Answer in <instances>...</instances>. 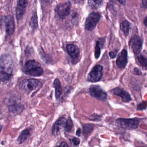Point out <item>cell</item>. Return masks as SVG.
Wrapping results in <instances>:
<instances>
[{
	"label": "cell",
	"mask_w": 147,
	"mask_h": 147,
	"mask_svg": "<svg viewBox=\"0 0 147 147\" xmlns=\"http://www.w3.org/2000/svg\"><path fill=\"white\" fill-rule=\"evenodd\" d=\"M102 1H88V4L89 6L93 9H97L100 7L103 4Z\"/></svg>",
	"instance_id": "cell-21"
},
{
	"label": "cell",
	"mask_w": 147,
	"mask_h": 147,
	"mask_svg": "<svg viewBox=\"0 0 147 147\" xmlns=\"http://www.w3.org/2000/svg\"><path fill=\"white\" fill-rule=\"evenodd\" d=\"M100 43L99 41H97L95 47V56L96 58L98 59L101 54V47L100 46Z\"/></svg>",
	"instance_id": "cell-26"
},
{
	"label": "cell",
	"mask_w": 147,
	"mask_h": 147,
	"mask_svg": "<svg viewBox=\"0 0 147 147\" xmlns=\"http://www.w3.org/2000/svg\"><path fill=\"white\" fill-rule=\"evenodd\" d=\"M31 26L33 29H36L38 27V18L36 13L35 12L33 13L30 22Z\"/></svg>",
	"instance_id": "cell-23"
},
{
	"label": "cell",
	"mask_w": 147,
	"mask_h": 147,
	"mask_svg": "<svg viewBox=\"0 0 147 147\" xmlns=\"http://www.w3.org/2000/svg\"><path fill=\"white\" fill-rule=\"evenodd\" d=\"M73 127V123L70 117H69L66 120V124H65V132H69L71 131Z\"/></svg>",
	"instance_id": "cell-25"
},
{
	"label": "cell",
	"mask_w": 147,
	"mask_h": 147,
	"mask_svg": "<svg viewBox=\"0 0 147 147\" xmlns=\"http://www.w3.org/2000/svg\"><path fill=\"white\" fill-rule=\"evenodd\" d=\"M127 62V52L125 49H123L118 54L116 64L119 68L123 69L126 67Z\"/></svg>",
	"instance_id": "cell-11"
},
{
	"label": "cell",
	"mask_w": 147,
	"mask_h": 147,
	"mask_svg": "<svg viewBox=\"0 0 147 147\" xmlns=\"http://www.w3.org/2000/svg\"><path fill=\"white\" fill-rule=\"evenodd\" d=\"M43 72L44 71L42 68L41 67H39V68H35L33 70L26 72L25 73L27 75L33 76V77H40L43 74Z\"/></svg>",
	"instance_id": "cell-18"
},
{
	"label": "cell",
	"mask_w": 147,
	"mask_h": 147,
	"mask_svg": "<svg viewBox=\"0 0 147 147\" xmlns=\"http://www.w3.org/2000/svg\"><path fill=\"white\" fill-rule=\"evenodd\" d=\"M145 147V146H141V147Z\"/></svg>",
	"instance_id": "cell-38"
},
{
	"label": "cell",
	"mask_w": 147,
	"mask_h": 147,
	"mask_svg": "<svg viewBox=\"0 0 147 147\" xmlns=\"http://www.w3.org/2000/svg\"><path fill=\"white\" fill-rule=\"evenodd\" d=\"M2 129V127L0 126V133H1V131Z\"/></svg>",
	"instance_id": "cell-37"
},
{
	"label": "cell",
	"mask_w": 147,
	"mask_h": 147,
	"mask_svg": "<svg viewBox=\"0 0 147 147\" xmlns=\"http://www.w3.org/2000/svg\"><path fill=\"white\" fill-rule=\"evenodd\" d=\"M142 45V40L138 35H134L129 41V47L135 54H138L140 53Z\"/></svg>",
	"instance_id": "cell-8"
},
{
	"label": "cell",
	"mask_w": 147,
	"mask_h": 147,
	"mask_svg": "<svg viewBox=\"0 0 147 147\" xmlns=\"http://www.w3.org/2000/svg\"><path fill=\"white\" fill-rule=\"evenodd\" d=\"M89 92L92 96L101 101H106L108 97L106 92L98 85H92L89 89Z\"/></svg>",
	"instance_id": "cell-7"
},
{
	"label": "cell",
	"mask_w": 147,
	"mask_h": 147,
	"mask_svg": "<svg viewBox=\"0 0 147 147\" xmlns=\"http://www.w3.org/2000/svg\"><path fill=\"white\" fill-rule=\"evenodd\" d=\"M101 18L100 14L98 12H92L88 15L85 22V28L88 31H92L96 26Z\"/></svg>",
	"instance_id": "cell-4"
},
{
	"label": "cell",
	"mask_w": 147,
	"mask_h": 147,
	"mask_svg": "<svg viewBox=\"0 0 147 147\" xmlns=\"http://www.w3.org/2000/svg\"><path fill=\"white\" fill-rule=\"evenodd\" d=\"M103 67L100 65L94 66L88 74L87 79L90 82L96 83L101 80L102 77Z\"/></svg>",
	"instance_id": "cell-5"
},
{
	"label": "cell",
	"mask_w": 147,
	"mask_h": 147,
	"mask_svg": "<svg viewBox=\"0 0 147 147\" xmlns=\"http://www.w3.org/2000/svg\"><path fill=\"white\" fill-rule=\"evenodd\" d=\"M101 117L99 116L98 115H95V114L92 115L91 116V120L92 121H98V119H100L101 120V118H100Z\"/></svg>",
	"instance_id": "cell-29"
},
{
	"label": "cell",
	"mask_w": 147,
	"mask_h": 147,
	"mask_svg": "<svg viewBox=\"0 0 147 147\" xmlns=\"http://www.w3.org/2000/svg\"><path fill=\"white\" fill-rule=\"evenodd\" d=\"M142 6L145 8H147V0H143L142 1Z\"/></svg>",
	"instance_id": "cell-33"
},
{
	"label": "cell",
	"mask_w": 147,
	"mask_h": 147,
	"mask_svg": "<svg viewBox=\"0 0 147 147\" xmlns=\"http://www.w3.org/2000/svg\"><path fill=\"white\" fill-rule=\"evenodd\" d=\"M117 123L123 129L133 130L138 128L140 121L136 119L119 118L117 120Z\"/></svg>",
	"instance_id": "cell-3"
},
{
	"label": "cell",
	"mask_w": 147,
	"mask_h": 147,
	"mask_svg": "<svg viewBox=\"0 0 147 147\" xmlns=\"http://www.w3.org/2000/svg\"><path fill=\"white\" fill-rule=\"evenodd\" d=\"M137 60L142 68L145 70L147 69V58L143 55H139L137 56Z\"/></svg>",
	"instance_id": "cell-22"
},
{
	"label": "cell",
	"mask_w": 147,
	"mask_h": 147,
	"mask_svg": "<svg viewBox=\"0 0 147 147\" xmlns=\"http://www.w3.org/2000/svg\"><path fill=\"white\" fill-rule=\"evenodd\" d=\"M9 112L12 113L20 112L22 111L23 110V106L22 105L18 104H14L10 105L9 107Z\"/></svg>",
	"instance_id": "cell-20"
},
{
	"label": "cell",
	"mask_w": 147,
	"mask_h": 147,
	"mask_svg": "<svg viewBox=\"0 0 147 147\" xmlns=\"http://www.w3.org/2000/svg\"><path fill=\"white\" fill-rule=\"evenodd\" d=\"M71 4L69 1L59 4L55 8V12L60 19H64L70 12Z\"/></svg>",
	"instance_id": "cell-6"
},
{
	"label": "cell",
	"mask_w": 147,
	"mask_h": 147,
	"mask_svg": "<svg viewBox=\"0 0 147 147\" xmlns=\"http://www.w3.org/2000/svg\"><path fill=\"white\" fill-rule=\"evenodd\" d=\"M109 54L111 58H114L116 56V54L114 51L110 52Z\"/></svg>",
	"instance_id": "cell-32"
},
{
	"label": "cell",
	"mask_w": 147,
	"mask_h": 147,
	"mask_svg": "<svg viewBox=\"0 0 147 147\" xmlns=\"http://www.w3.org/2000/svg\"><path fill=\"white\" fill-rule=\"evenodd\" d=\"M147 107V103L146 102H143L141 103L140 104L138 105L137 107V110H142L146 109Z\"/></svg>",
	"instance_id": "cell-27"
},
{
	"label": "cell",
	"mask_w": 147,
	"mask_h": 147,
	"mask_svg": "<svg viewBox=\"0 0 147 147\" xmlns=\"http://www.w3.org/2000/svg\"><path fill=\"white\" fill-rule=\"evenodd\" d=\"M66 120L65 117H61L54 123L52 128V134L53 135H58L62 130H65Z\"/></svg>",
	"instance_id": "cell-10"
},
{
	"label": "cell",
	"mask_w": 147,
	"mask_h": 147,
	"mask_svg": "<svg viewBox=\"0 0 147 147\" xmlns=\"http://www.w3.org/2000/svg\"><path fill=\"white\" fill-rule=\"evenodd\" d=\"M13 66V60L10 56L4 55L0 58V80L5 81L10 78Z\"/></svg>",
	"instance_id": "cell-1"
},
{
	"label": "cell",
	"mask_w": 147,
	"mask_h": 147,
	"mask_svg": "<svg viewBox=\"0 0 147 147\" xmlns=\"http://www.w3.org/2000/svg\"><path fill=\"white\" fill-rule=\"evenodd\" d=\"M30 132L28 129H25L23 130L20 135H19V137L17 139V142L19 144H22L26 140H27L28 138L30 136Z\"/></svg>",
	"instance_id": "cell-16"
},
{
	"label": "cell",
	"mask_w": 147,
	"mask_h": 147,
	"mask_svg": "<svg viewBox=\"0 0 147 147\" xmlns=\"http://www.w3.org/2000/svg\"><path fill=\"white\" fill-rule=\"evenodd\" d=\"M130 26L131 23L127 20L124 21L121 23L120 28L125 35H127L129 34L130 29Z\"/></svg>",
	"instance_id": "cell-17"
},
{
	"label": "cell",
	"mask_w": 147,
	"mask_h": 147,
	"mask_svg": "<svg viewBox=\"0 0 147 147\" xmlns=\"http://www.w3.org/2000/svg\"><path fill=\"white\" fill-rule=\"evenodd\" d=\"M19 86L21 90L29 94L32 91L39 89L42 87V83L37 79H25L20 83Z\"/></svg>",
	"instance_id": "cell-2"
},
{
	"label": "cell",
	"mask_w": 147,
	"mask_h": 147,
	"mask_svg": "<svg viewBox=\"0 0 147 147\" xmlns=\"http://www.w3.org/2000/svg\"><path fill=\"white\" fill-rule=\"evenodd\" d=\"M144 25L146 26V27L147 28V16L145 20L144 21Z\"/></svg>",
	"instance_id": "cell-35"
},
{
	"label": "cell",
	"mask_w": 147,
	"mask_h": 147,
	"mask_svg": "<svg viewBox=\"0 0 147 147\" xmlns=\"http://www.w3.org/2000/svg\"><path fill=\"white\" fill-rule=\"evenodd\" d=\"M26 7L17 4L16 9V16L17 19H20L22 18L25 12Z\"/></svg>",
	"instance_id": "cell-19"
},
{
	"label": "cell",
	"mask_w": 147,
	"mask_h": 147,
	"mask_svg": "<svg viewBox=\"0 0 147 147\" xmlns=\"http://www.w3.org/2000/svg\"><path fill=\"white\" fill-rule=\"evenodd\" d=\"M66 49L68 54L73 59L77 58L80 54L78 47L73 44H69L66 45Z\"/></svg>",
	"instance_id": "cell-13"
},
{
	"label": "cell",
	"mask_w": 147,
	"mask_h": 147,
	"mask_svg": "<svg viewBox=\"0 0 147 147\" xmlns=\"http://www.w3.org/2000/svg\"><path fill=\"white\" fill-rule=\"evenodd\" d=\"M4 30L7 35H11L13 33L15 29L14 18L10 15L5 16L3 20Z\"/></svg>",
	"instance_id": "cell-9"
},
{
	"label": "cell",
	"mask_w": 147,
	"mask_h": 147,
	"mask_svg": "<svg viewBox=\"0 0 147 147\" xmlns=\"http://www.w3.org/2000/svg\"><path fill=\"white\" fill-rule=\"evenodd\" d=\"M113 93L116 96H120L123 102L127 103L130 102L131 100L130 95L123 89L120 88H116L113 90Z\"/></svg>",
	"instance_id": "cell-12"
},
{
	"label": "cell",
	"mask_w": 147,
	"mask_h": 147,
	"mask_svg": "<svg viewBox=\"0 0 147 147\" xmlns=\"http://www.w3.org/2000/svg\"><path fill=\"white\" fill-rule=\"evenodd\" d=\"M39 67H40V64L38 62L35 60H30L26 63L24 66V70L25 72H26Z\"/></svg>",
	"instance_id": "cell-14"
},
{
	"label": "cell",
	"mask_w": 147,
	"mask_h": 147,
	"mask_svg": "<svg viewBox=\"0 0 147 147\" xmlns=\"http://www.w3.org/2000/svg\"><path fill=\"white\" fill-rule=\"evenodd\" d=\"M57 147H69L68 144L65 142H62L61 143H60L58 146H57Z\"/></svg>",
	"instance_id": "cell-30"
},
{
	"label": "cell",
	"mask_w": 147,
	"mask_h": 147,
	"mask_svg": "<svg viewBox=\"0 0 147 147\" xmlns=\"http://www.w3.org/2000/svg\"><path fill=\"white\" fill-rule=\"evenodd\" d=\"M72 143L74 144V145L75 146H77L78 145H79L80 143V140L78 138H76V137H74L71 140Z\"/></svg>",
	"instance_id": "cell-28"
},
{
	"label": "cell",
	"mask_w": 147,
	"mask_h": 147,
	"mask_svg": "<svg viewBox=\"0 0 147 147\" xmlns=\"http://www.w3.org/2000/svg\"><path fill=\"white\" fill-rule=\"evenodd\" d=\"M119 2L121 3V4H124L125 3V2H126V1H119Z\"/></svg>",
	"instance_id": "cell-36"
},
{
	"label": "cell",
	"mask_w": 147,
	"mask_h": 147,
	"mask_svg": "<svg viewBox=\"0 0 147 147\" xmlns=\"http://www.w3.org/2000/svg\"><path fill=\"white\" fill-rule=\"evenodd\" d=\"M55 89V97L56 99H58L62 93V88L60 81L58 79H56L53 83Z\"/></svg>",
	"instance_id": "cell-15"
},
{
	"label": "cell",
	"mask_w": 147,
	"mask_h": 147,
	"mask_svg": "<svg viewBox=\"0 0 147 147\" xmlns=\"http://www.w3.org/2000/svg\"></svg>",
	"instance_id": "cell-39"
},
{
	"label": "cell",
	"mask_w": 147,
	"mask_h": 147,
	"mask_svg": "<svg viewBox=\"0 0 147 147\" xmlns=\"http://www.w3.org/2000/svg\"><path fill=\"white\" fill-rule=\"evenodd\" d=\"M94 125L92 124H85L83 127V133L84 134L91 133L94 129Z\"/></svg>",
	"instance_id": "cell-24"
},
{
	"label": "cell",
	"mask_w": 147,
	"mask_h": 147,
	"mask_svg": "<svg viewBox=\"0 0 147 147\" xmlns=\"http://www.w3.org/2000/svg\"><path fill=\"white\" fill-rule=\"evenodd\" d=\"M134 73L137 75H142L141 71L138 68H136L134 69Z\"/></svg>",
	"instance_id": "cell-31"
},
{
	"label": "cell",
	"mask_w": 147,
	"mask_h": 147,
	"mask_svg": "<svg viewBox=\"0 0 147 147\" xmlns=\"http://www.w3.org/2000/svg\"><path fill=\"white\" fill-rule=\"evenodd\" d=\"M76 135L77 136H79V137L80 136V135H81V129H80L79 128L77 130V132H76Z\"/></svg>",
	"instance_id": "cell-34"
}]
</instances>
